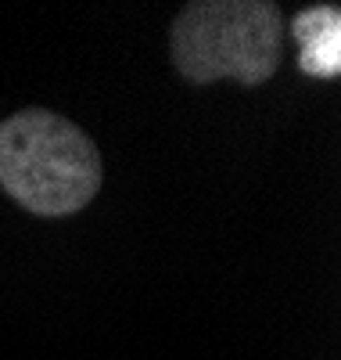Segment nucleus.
Segmentation results:
<instances>
[{"label":"nucleus","instance_id":"2","mask_svg":"<svg viewBox=\"0 0 341 360\" xmlns=\"http://www.w3.org/2000/svg\"><path fill=\"white\" fill-rule=\"evenodd\" d=\"M284 58V15L262 0H198L173 22V65L191 83H266Z\"/></svg>","mask_w":341,"mask_h":360},{"label":"nucleus","instance_id":"1","mask_svg":"<svg viewBox=\"0 0 341 360\" xmlns=\"http://www.w3.org/2000/svg\"><path fill=\"white\" fill-rule=\"evenodd\" d=\"M0 188L36 217H69L101 191V155L76 123L25 108L0 123Z\"/></svg>","mask_w":341,"mask_h":360},{"label":"nucleus","instance_id":"3","mask_svg":"<svg viewBox=\"0 0 341 360\" xmlns=\"http://www.w3.org/2000/svg\"><path fill=\"white\" fill-rule=\"evenodd\" d=\"M291 37L298 40V69L316 79L341 72V11L337 4H313L295 15Z\"/></svg>","mask_w":341,"mask_h":360}]
</instances>
